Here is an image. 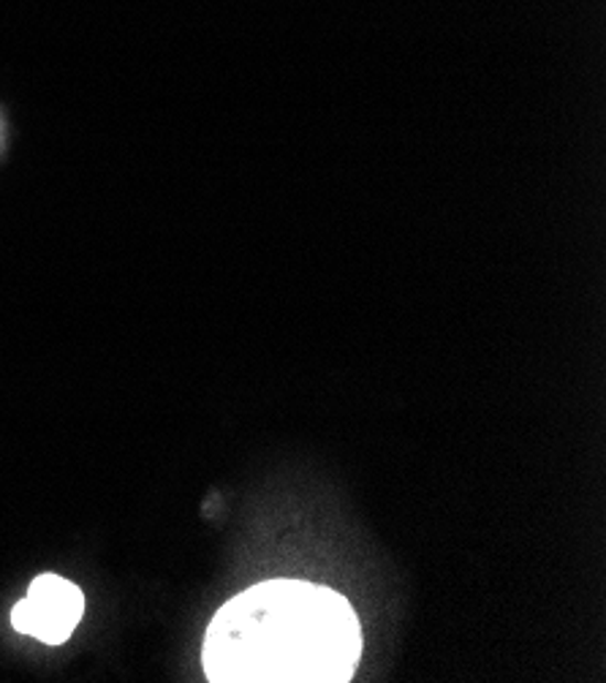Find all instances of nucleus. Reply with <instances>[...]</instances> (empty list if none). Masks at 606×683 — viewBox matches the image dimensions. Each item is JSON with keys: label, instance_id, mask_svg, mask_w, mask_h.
<instances>
[{"label": "nucleus", "instance_id": "obj_1", "mask_svg": "<svg viewBox=\"0 0 606 683\" xmlns=\"http://www.w3.org/2000/svg\"><path fill=\"white\" fill-rule=\"evenodd\" d=\"M362 627L343 593L308 580H264L221 605L202 645L213 683H345Z\"/></svg>", "mask_w": 606, "mask_h": 683}, {"label": "nucleus", "instance_id": "obj_2", "mask_svg": "<svg viewBox=\"0 0 606 683\" xmlns=\"http://www.w3.org/2000/svg\"><path fill=\"white\" fill-rule=\"evenodd\" d=\"M85 612V597L74 582L57 575H39L28 597L11 610V627L46 645H61L72 638Z\"/></svg>", "mask_w": 606, "mask_h": 683}]
</instances>
